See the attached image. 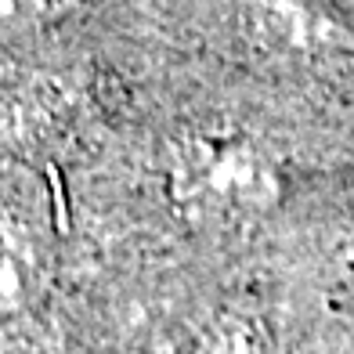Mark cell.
Segmentation results:
<instances>
[{
  "mask_svg": "<svg viewBox=\"0 0 354 354\" xmlns=\"http://www.w3.org/2000/svg\"><path fill=\"white\" fill-rule=\"evenodd\" d=\"M174 203L203 228H232L264 217L282 196L279 167L243 134H192L170 163Z\"/></svg>",
  "mask_w": 354,
  "mask_h": 354,
  "instance_id": "6da1fadb",
  "label": "cell"
},
{
  "mask_svg": "<svg viewBox=\"0 0 354 354\" xmlns=\"http://www.w3.org/2000/svg\"><path fill=\"white\" fill-rule=\"evenodd\" d=\"M246 37L275 55H354V29L326 0H239Z\"/></svg>",
  "mask_w": 354,
  "mask_h": 354,
  "instance_id": "7a4b0ae2",
  "label": "cell"
},
{
  "mask_svg": "<svg viewBox=\"0 0 354 354\" xmlns=\"http://www.w3.org/2000/svg\"><path fill=\"white\" fill-rule=\"evenodd\" d=\"M181 354H257V340L246 322L224 318V322L206 326Z\"/></svg>",
  "mask_w": 354,
  "mask_h": 354,
  "instance_id": "3957f363",
  "label": "cell"
},
{
  "mask_svg": "<svg viewBox=\"0 0 354 354\" xmlns=\"http://www.w3.org/2000/svg\"><path fill=\"white\" fill-rule=\"evenodd\" d=\"M69 0H0V19H47Z\"/></svg>",
  "mask_w": 354,
  "mask_h": 354,
  "instance_id": "277c9868",
  "label": "cell"
}]
</instances>
